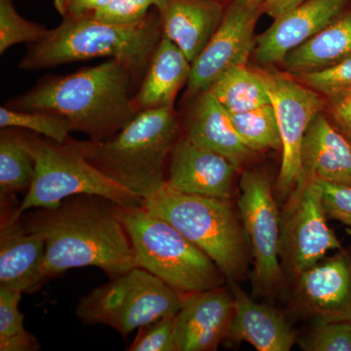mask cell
<instances>
[{
	"label": "cell",
	"instance_id": "cell-33",
	"mask_svg": "<svg viewBox=\"0 0 351 351\" xmlns=\"http://www.w3.org/2000/svg\"><path fill=\"white\" fill-rule=\"evenodd\" d=\"M175 316H165L138 328L129 351H177L175 343Z\"/></svg>",
	"mask_w": 351,
	"mask_h": 351
},
{
	"label": "cell",
	"instance_id": "cell-28",
	"mask_svg": "<svg viewBox=\"0 0 351 351\" xmlns=\"http://www.w3.org/2000/svg\"><path fill=\"white\" fill-rule=\"evenodd\" d=\"M24 129L64 144L73 132L68 119L55 113L38 110H13L2 106L0 108V128Z\"/></svg>",
	"mask_w": 351,
	"mask_h": 351
},
{
	"label": "cell",
	"instance_id": "cell-12",
	"mask_svg": "<svg viewBox=\"0 0 351 351\" xmlns=\"http://www.w3.org/2000/svg\"><path fill=\"white\" fill-rule=\"evenodd\" d=\"M263 3L228 0L225 15L206 47L191 63L188 95L206 91L228 69L246 66L255 47V29Z\"/></svg>",
	"mask_w": 351,
	"mask_h": 351
},
{
	"label": "cell",
	"instance_id": "cell-4",
	"mask_svg": "<svg viewBox=\"0 0 351 351\" xmlns=\"http://www.w3.org/2000/svg\"><path fill=\"white\" fill-rule=\"evenodd\" d=\"M162 36L156 8L142 22L129 25L107 24L89 17L66 18L45 38L29 44L19 69L38 71L107 57L125 63L136 83H141Z\"/></svg>",
	"mask_w": 351,
	"mask_h": 351
},
{
	"label": "cell",
	"instance_id": "cell-1",
	"mask_svg": "<svg viewBox=\"0 0 351 351\" xmlns=\"http://www.w3.org/2000/svg\"><path fill=\"white\" fill-rule=\"evenodd\" d=\"M117 203L99 195H78L55 208L25 212L21 221L45 244L44 282L69 269L95 267L110 279L137 267Z\"/></svg>",
	"mask_w": 351,
	"mask_h": 351
},
{
	"label": "cell",
	"instance_id": "cell-35",
	"mask_svg": "<svg viewBox=\"0 0 351 351\" xmlns=\"http://www.w3.org/2000/svg\"><path fill=\"white\" fill-rule=\"evenodd\" d=\"M110 0H54L58 13L66 18L89 17Z\"/></svg>",
	"mask_w": 351,
	"mask_h": 351
},
{
	"label": "cell",
	"instance_id": "cell-39",
	"mask_svg": "<svg viewBox=\"0 0 351 351\" xmlns=\"http://www.w3.org/2000/svg\"><path fill=\"white\" fill-rule=\"evenodd\" d=\"M345 135L346 136V138H348V141H350V145H351V135H350V134H345Z\"/></svg>",
	"mask_w": 351,
	"mask_h": 351
},
{
	"label": "cell",
	"instance_id": "cell-23",
	"mask_svg": "<svg viewBox=\"0 0 351 351\" xmlns=\"http://www.w3.org/2000/svg\"><path fill=\"white\" fill-rule=\"evenodd\" d=\"M351 57V6L283 60L293 75L329 68Z\"/></svg>",
	"mask_w": 351,
	"mask_h": 351
},
{
	"label": "cell",
	"instance_id": "cell-16",
	"mask_svg": "<svg viewBox=\"0 0 351 351\" xmlns=\"http://www.w3.org/2000/svg\"><path fill=\"white\" fill-rule=\"evenodd\" d=\"M351 6V0H309L274 20L255 40L258 63H282L288 53L322 31Z\"/></svg>",
	"mask_w": 351,
	"mask_h": 351
},
{
	"label": "cell",
	"instance_id": "cell-34",
	"mask_svg": "<svg viewBox=\"0 0 351 351\" xmlns=\"http://www.w3.org/2000/svg\"><path fill=\"white\" fill-rule=\"evenodd\" d=\"M316 181L320 186L328 218L337 219L351 228V188L321 180Z\"/></svg>",
	"mask_w": 351,
	"mask_h": 351
},
{
	"label": "cell",
	"instance_id": "cell-2",
	"mask_svg": "<svg viewBox=\"0 0 351 351\" xmlns=\"http://www.w3.org/2000/svg\"><path fill=\"white\" fill-rule=\"evenodd\" d=\"M137 85L125 63L110 59L68 75L46 76L32 89L7 101L19 110L55 113L89 140L112 137L138 114L133 106Z\"/></svg>",
	"mask_w": 351,
	"mask_h": 351
},
{
	"label": "cell",
	"instance_id": "cell-3",
	"mask_svg": "<svg viewBox=\"0 0 351 351\" xmlns=\"http://www.w3.org/2000/svg\"><path fill=\"white\" fill-rule=\"evenodd\" d=\"M181 133L174 106L140 112L112 137L69 143L97 170L147 199L166 182L171 152Z\"/></svg>",
	"mask_w": 351,
	"mask_h": 351
},
{
	"label": "cell",
	"instance_id": "cell-6",
	"mask_svg": "<svg viewBox=\"0 0 351 351\" xmlns=\"http://www.w3.org/2000/svg\"><path fill=\"white\" fill-rule=\"evenodd\" d=\"M136 265L160 278L182 295L223 286L226 277L204 252L174 226L142 205L117 204Z\"/></svg>",
	"mask_w": 351,
	"mask_h": 351
},
{
	"label": "cell",
	"instance_id": "cell-20",
	"mask_svg": "<svg viewBox=\"0 0 351 351\" xmlns=\"http://www.w3.org/2000/svg\"><path fill=\"white\" fill-rule=\"evenodd\" d=\"M195 97L184 123V136L195 144L225 156L237 167L250 160L255 152L245 145L230 112L210 90Z\"/></svg>",
	"mask_w": 351,
	"mask_h": 351
},
{
	"label": "cell",
	"instance_id": "cell-37",
	"mask_svg": "<svg viewBox=\"0 0 351 351\" xmlns=\"http://www.w3.org/2000/svg\"><path fill=\"white\" fill-rule=\"evenodd\" d=\"M307 1L309 0H265L263 4V13L276 20Z\"/></svg>",
	"mask_w": 351,
	"mask_h": 351
},
{
	"label": "cell",
	"instance_id": "cell-36",
	"mask_svg": "<svg viewBox=\"0 0 351 351\" xmlns=\"http://www.w3.org/2000/svg\"><path fill=\"white\" fill-rule=\"evenodd\" d=\"M326 106L339 130L351 135V91L326 99Z\"/></svg>",
	"mask_w": 351,
	"mask_h": 351
},
{
	"label": "cell",
	"instance_id": "cell-22",
	"mask_svg": "<svg viewBox=\"0 0 351 351\" xmlns=\"http://www.w3.org/2000/svg\"><path fill=\"white\" fill-rule=\"evenodd\" d=\"M191 62L169 38L162 36L157 45L133 106L137 113L154 108L173 107L178 92L188 83Z\"/></svg>",
	"mask_w": 351,
	"mask_h": 351
},
{
	"label": "cell",
	"instance_id": "cell-11",
	"mask_svg": "<svg viewBox=\"0 0 351 351\" xmlns=\"http://www.w3.org/2000/svg\"><path fill=\"white\" fill-rule=\"evenodd\" d=\"M237 207L254 258V281L263 292H271L283 276L279 257L281 213L267 175L260 171L243 173Z\"/></svg>",
	"mask_w": 351,
	"mask_h": 351
},
{
	"label": "cell",
	"instance_id": "cell-10",
	"mask_svg": "<svg viewBox=\"0 0 351 351\" xmlns=\"http://www.w3.org/2000/svg\"><path fill=\"white\" fill-rule=\"evenodd\" d=\"M265 82L276 112L281 138L280 171L276 189L288 197L302 178V149L304 135L315 115L323 112L326 99L276 69H257Z\"/></svg>",
	"mask_w": 351,
	"mask_h": 351
},
{
	"label": "cell",
	"instance_id": "cell-14",
	"mask_svg": "<svg viewBox=\"0 0 351 351\" xmlns=\"http://www.w3.org/2000/svg\"><path fill=\"white\" fill-rule=\"evenodd\" d=\"M0 287L31 294L44 283L45 244L23 226L16 198H0Z\"/></svg>",
	"mask_w": 351,
	"mask_h": 351
},
{
	"label": "cell",
	"instance_id": "cell-15",
	"mask_svg": "<svg viewBox=\"0 0 351 351\" xmlns=\"http://www.w3.org/2000/svg\"><path fill=\"white\" fill-rule=\"evenodd\" d=\"M297 280L298 304L316 322H351V252L323 258Z\"/></svg>",
	"mask_w": 351,
	"mask_h": 351
},
{
	"label": "cell",
	"instance_id": "cell-32",
	"mask_svg": "<svg viewBox=\"0 0 351 351\" xmlns=\"http://www.w3.org/2000/svg\"><path fill=\"white\" fill-rule=\"evenodd\" d=\"M154 3L156 0H110L89 18L112 25L138 24L147 17Z\"/></svg>",
	"mask_w": 351,
	"mask_h": 351
},
{
	"label": "cell",
	"instance_id": "cell-26",
	"mask_svg": "<svg viewBox=\"0 0 351 351\" xmlns=\"http://www.w3.org/2000/svg\"><path fill=\"white\" fill-rule=\"evenodd\" d=\"M230 114L240 138L252 152L281 149L278 122L271 103L248 112Z\"/></svg>",
	"mask_w": 351,
	"mask_h": 351
},
{
	"label": "cell",
	"instance_id": "cell-29",
	"mask_svg": "<svg viewBox=\"0 0 351 351\" xmlns=\"http://www.w3.org/2000/svg\"><path fill=\"white\" fill-rule=\"evenodd\" d=\"M48 32L44 25L22 17L14 0H0V54L17 44L38 43Z\"/></svg>",
	"mask_w": 351,
	"mask_h": 351
},
{
	"label": "cell",
	"instance_id": "cell-31",
	"mask_svg": "<svg viewBox=\"0 0 351 351\" xmlns=\"http://www.w3.org/2000/svg\"><path fill=\"white\" fill-rule=\"evenodd\" d=\"M300 346L306 351H351L350 322H316Z\"/></svg>",
	"mask_w": 351,
	"mask_h": 351
},
{
	"label": "cell",
	"instance_id": "cell-5",
	"mask_svg": "<svg viewBox=\"0 0 351 351\" xmlns=\"http://www.w3.org/2000/svg\"><path fill=\"white\" fill-rule=\"evenodd\" d=\"M142 206L204 252L226 279L237 282L244 276L248 240L230 201L180 193L165 182Z\"/></svg>",
	"mask_w": 351,
	"mask_h": 351
},
{
	"label": "cell",
	"instance_id": "cell-8",
	"mask_svg": "<svg viewBox=\"0 0 351 351\" xmlns=\"http://www.w3.org/2000/svg\"><path fill=\"white\" fill-rule=\"evenodd\" d=\"M184 295L141 267L110 279L82 297L75 315L84 324L106 325L126 337L181 309Z\"/></svg>",
	"mask_w": 351,
	"mask_h": 351
},
{
	"label": "cell",
	"instance_id": "cell-40",
	"mask_svg": "<svg viewBox=\"0 0 351 351\" xmlns=\"http://www.w3.org/2000/svg\"><path fill=\"white\" fill-rule=\"evenodd\" d=\"M350 325H351V322H350Z\"/></svg>",
	"mask_w": 351,
	"mask_h": 351
},
{
	"label": "cell",
	"instance_id": "cell-21",
	"mask_svg": "<svg viewBox=\"0 0 351 351\" xmlns=\"http://www.w3.org/2000/svg\"><path fill=\"white\" fill-rule=\"evenodd\" d=\"M234 313L226 341L248 343L258 351H289L297 335L285 317L272 307L258 304L241 289L233 288Z\"/></svg>",
	"mask_w": 351,
	"mask_h": 351
},
{
	"label": "cell",
	"instance_id": "cell-27",
	"mask_svg": "<svg viewBox=\"0 0 351 351\" xmlns=\"http://www.w3.org/2000/svg\"><path fill=\"white\" fill-rule=\"evenodd\" d=\"M22 293L0 287V351H36L38 339L24 326L20 311Z\"/></svg>",
	"mask_w": 351,
	"mask_h": 351
},
{
	"label": "cell",
	"instance_id": "cell-24",
	"mask_svg": "<svg viewBox=\"0 0 351 351\" xmlns=\"http://www.w3.org/2000/svg\"><path fill=\"white\" fill-rule=\"evenodd\" d=\"M36 163L25 145L20 128L0 131V198H16L27 193L34 180Z\"/></svg>",
	"mask_w": 351,
	"mask_h": 351
},
{
	"label": "cell",
	"instance_id": "cell-25",
	"mask_svg": "<svg viewBox=\"0 0 351 351\" xmlns=\"http://www.w3.org/2000/svg\"><path fill=\"white\" fill-rule=\"evenodd\" d=\"M208 90L230 113L248 112L271 103L257 69L246 66L228 69Z\"/></svg>",
	"mask_w": 351,
	"mask_h": 351
},
{
	"label": "cell",
	"instance_id": "cell-19",
	"mask_svg": "<svg viewBox=\"0 0 351 351\" xmlns=\"http://www.w3.org/2000/svg\"><path fill=\"white\" fill-rule=\"evenodd\" d=\"M302 178L351 188V145L324 112L315 115L304 135Z\"/></svg>",
	"mask_w": 351,
	"mask_h": 351
},
{
	"label": "cell",
	"instance_id": "cell-9",
	"mask_svg": "<svg viewBox=\"0 0 351 351\" xmlns=\"http://www.w3.org/2000/svg\"><path fill=\"white\" fill-rule=\"evenodd\" d=\"M327 218L317 181L302 178L281 213L279 257L282 269L295 278L326 258L328 252L343 249Z\"/></svg>",
	"mask_w": 351,
	"mask_h": 351
},
{
	"label": "cell",
	"instance_id": "cell-17",
	"mask_svg": "<svg viewBox=\"0 0 351 351\" xmlns=\"http://www.w3.org/2000/svg\"><path fill=\"white\" fill-rule=\"evenodd\" d=\"M233 313V295L223 286L184 295L175 316L177 351L216 350L226 339Z\"/></svg>",
	"mask_w": 351,
	"mask_h": 351
},
{
	"label": "cell",
	"instance_id": "cell-18",
	"mask_svg": "<svg viewBox=\"0 0 351 351\" xmlns=\"http://www.w3.org/2000/svg\"><path fill=\"white\" fill-rule=\"evenodd\" d=\"M226 5L223 0H156L154 8L163 36L193 63L221 24Z\"/></svg>",
	"mask_w": 351,
	"mask_h": 351
},
{
	"label": "cell",
	"instance_id": "cell-38",
	"mask_svg": "<svg viewBox=\"0 0 351 351\" xmlns=\"http://www.w3.org/2000/svg\"><path fill=\"white\" fill-rule=\"evenodd\" d=\"M250 1L258 2V3H263V2H265V0H250Z\"/></svg>",
	"mask_w": 351,
	"mask_h": 351
},
{
	"label": "cell",
	"instance_id": "cell-30",
	"mask_svg": "<svg viewBox=\"0 0 351 351\" xmlns=\"http://www.w3.org/2000/svg\"><path fill=\"white\" fill-rule=\"evenodd\" d=\"M294 76L325 99L346 93L351 91V57L329 68Z\"/></svg>",
	"mask_w": 351,
	"mask_h": 351
},
{
	"label": "cell",
	"instance_id": "cell-13",
	"mask_svg": "<svg viewBox=\"0 0 351 351\" xmlns=\"http://www.w3.org/2000/svg\"><path fill=\"white\" fill-rule=\"evenodd\" d=\"M239 169L225 156L184 135L171 152L166 184L180 193L230 201Z\"/></svg>",
	"mask_w": 351,
	"mask_h": 351
},
{
	"label": "cell",
	"instance_id": "cell-7",
	"mask_svg": "<svg viewBox=\"0 0 351 351\" xmlns=\"http://www.w3.org/2000/svg\"><path fill=\"white\" fill-rule=\"evenodd\" d=\"M23 131L25 145L36 163L34 180L17 209L22 216L39 208H55L78 195H99L119 205H142L143 199L97 170L68 142H54Z\"/></svg>",
	"mask_w": 351,
	"mask_h": 351
}]
</instances>
